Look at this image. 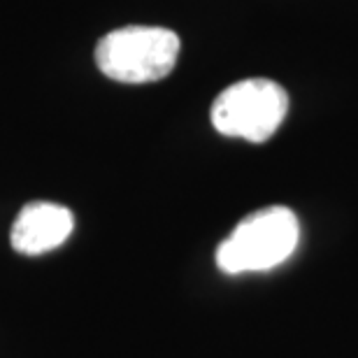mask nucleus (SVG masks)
<instances>
[{"label": "nucleus", "mask_w": 358, "mask_h": 358, "mask_svg": "<svg viewBox=\"0 0 358 358\" xmlns=\"http://www.w3.org/2000/svg\"><path fill=\"white\" fill-rule=\"evenodd\" d=\"M179 56L175 31L159 26H126L107 33L96 47V66L124 84L159 82L173 73Z\"/></svg>", "instance_id": "f03ea898"}, {"label": "nucleus", "mask_w": 358, "mask_h": 358, "mask_svg": "<svg viewBox=\"0 0 358 358\" xmlns=\"http://www.w3.org/2000/svg\"><path fill=\"white\" fill-rule=\"evenodd\" d=\"M75 231V217L56 203H28L14 219L10 242L14 252L40 256L61 247Z\"/></svg>", "instance_id": "20e7f679"}, {"label": "nucleus", "mask_w": 358, "mask_h": 358, "mask_svg": "<svg viewBox=\"0 0 358 358\" xmlns=\"http://www.w3.org/2000/svg\"><path fill=\"white\" fill-rule=\"evenodd\" d=\"M300 240L298 217L289 207L272 205L249 214L217 249V266L226 275L263 272L291 259Z\"/></svg>", "instance_id": "f257e3e1"}, {"label": "nucleus", "mask_w": 358, "mask_h": 358, "mask_svg": "<svg viewBox=\"0 0 358 358\" xmlns=\"http://www.w3.org/2000/svg\"><path fill=\"white\" fill-rule=\"evenodd\" d=\"M289 112V96L266 77L235 82L212 105V124L226 138H242L254 145L270 140Z\"/></svg>", "instance_id": "7ed1b4c3"}]
</instances>
